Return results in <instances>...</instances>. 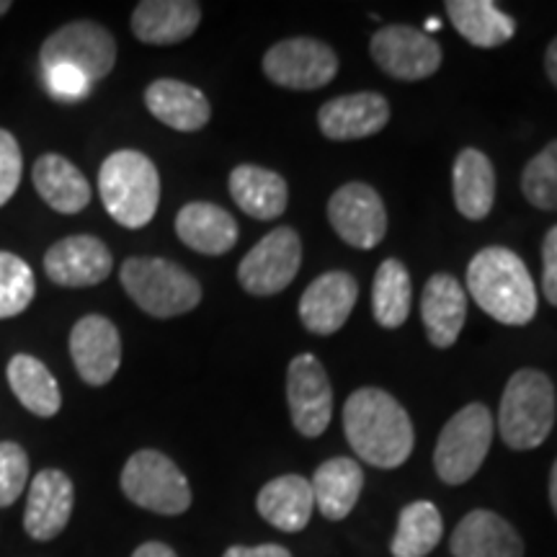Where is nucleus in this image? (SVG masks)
<instances>
[{
	"mask_svg": "<svg viewBox=\"0 0 557 557\" xmlns=\"http://www.w3.org/2000/svg\"><path fill=\"white\" fill-rule=\"evenodd\" d=\"M344 431L357 457L374 468H400L413 451V423L406 408L380 387H361L344 406Z\"/></svg>",
	"mask_w": 557,
	"mask_h": 557,
	"instance_id": "f257e3e1",
	"label": "nucleus"
},
{
	"mask_svg": "<svg viewBox=\"0 0 557 557\" xmlns=\"http://www.w3.org/2000/svg\"><path fill=\"white\" fill-rule=\"evenodd\" d=\"M468 292L478 308L504 325H527L537 315V287L511 248L487 246L468 267Z\"/></svg>",
	"mask_w": 557,
	"mask_h": 557,
	"instance_id": "f03ea898",
	"label": "nucleus"
},
{
	"mask_svg": "<svg viewBox=\"0 0 557 557\" xmlns=\"http://www.w3.org/2000/svg\"><path fill=\"white\" fill-rule=\"evenodd\" d=\"M99 191L109 218L122 227L150 225L160 205L156 163L139 150H116L101 163Z\"/></svg>",
	"mask_w": 557,
	"mask_h": 557,
	"instance_id": "7ed1b4c3",
	"label": "nucleus"
},
{
	"mask_svg": "<svg viewBox=\"0 0 557 557\" xmlns=\"http://www.w3.org/2000/svg\"><path fill=\"white\" fill-rule=\"evenodd\" d=\"M555 385L540 369H519L506 382L498 410V431L506 447L537 449L555 426Z\"/></svg>",
	"mask_w": 557,
	"mask_h": 557,
	"instance_id": "20e7f679",
	"label": "nucleus"
},
{
	"mask_svg": "<svg viewBox=\"0 0 557 557\" xmlns=\"http://www.w3.org/2000/svg\"><path fill=\"white\" fill-rule=\"evenodd\" d=\"M122 287L152 318H176L201 302V284L178 263L135 256L122 263Z\"/></svg>",
	"mask_w": 557,
	"mask_h": 557,
	"instance_id": "39448f33",
	"label": "nucleus"
},
{
	"mask_svg": "<svg viewBox=\"0 0 557 557\" xmlns=\"http://www.w3.org/2000/svg\"><path fill=\"white\" fill-rule=\"evenodd\" d=\"M491 410L483 403H470L449 418L438 434L434 449V470L442 483L462 485L475 478L480 465L485 462L493 442Z\"/></svg>",
	"mask_w": 557,
	"mask_h": 557,
	"instance_id": "423d86ee",
	"label": "nucleus"
},
{
	"mask_svg": "<svg viewBox=\"0 0 557 557\" xmlns=\"http://www.w3.org/2000/svg\"><path fill=\"white\" fill-rule=\"evenodd\" d=\"M122 493L160 517H178L191 506V485L178 465L158 449H139L122 470Z\"/></svg>",
	"mask_w": 557,
	"mask_h": 557,
	"instance_id": "0eeeda50",
	"label": "nucleus"
},
{
	"mask_svg": "<svg viewBox=\"0 0 557 557\" xmlns=\"http://www.w3.org/2000/svg\"><path fill=\"white\" fill-rule=\"evenodd\" d=\"M41 67L70 65L90 83L103 81L114 70L116 41L107 26L96 21H73L45 39L39 50Z\"/></svg>",
	"mask_w": 557,
	"mask_h": 557,
	"instance_id": "6e6552de",
	"label": "nucleus"
},
{
	"mask_svg": "<svg viewBox=\"0 0 557 557\" xmlns=\"http://www.w3.org/2000/svg\"><path fill=\"white\" fill-rule=\"evenodd\" d=\"M299 263H302L299 235L292 227H274L240 261L238 282L253 297L278 295L295 282Z\"/></svg>",
	"mask_w": 557,
	"mask_h": 557,
	"instance_id": "1a4fd4ad",
	"label": "nucleus"
},
{
	"mask_svg": "<svg viewBox=\"0 0 557 557\" xmlns=\"http://www.w3.org/2000/svg\"><path fill=\"white\" fill-rule=\"evenodd\" d=\"M263 73L274 86L289 90H318L336 78L338 58L325 41L292 37L278 41L263 54Z\"/></svg>",
	"mask_w": 557,
	"mask_h": 557,
	"instance_id": "9d476101",
	"label": "nucleus"
},
{
	"mask_svg": "<svg viewBox=\"0 0 557 557\" xmlns=\"http://www.w3.org/2000/svg\"><path fill=\"white\" fill-rule=\"evenodd\" d=\"M369 54L387 75L406 83L431 78L444 60L442 47L431 34L406 24L374 32L369 41Z\"/></svg>",
	"mask_w": 557,
	"mask_h": 557,
	"instance_id": "9b49d317",
	"label": "nucleus"
},
{
	"mask_svg": "<svg viewBox=\"0 0 557 557\" xmlns=\"http://www.w3.org/2000/svg\"><path fill=\"white\" fill-rule=\"evenodd\" d=\"M329 222L336 235L359 250L377 248L387 233V212L382 197L369 184L351 181L329 201Z\"/></svg>",
	"mask_w": 557,
	"mask_h": 557,
	"instance_id": "f8f14e48",
	"label": "nucleus"
},
{
	"mask_svg": "<svg viewBox=\"0 0 557 557\" xmlns=\"http://www.w3.org/2000/svg\"><path fill=\"white\" fill-rule=\"evenodd\" d=\"M287 403L295 429L315 438L329 429L333 416V387L315 354H299L287 369Z\"/></svg>",
	"mask_w": 557,
	"mask_h": 557,
	"instance_id": "ddd939ff",
	"label": "nucleus"
},
{
	"mask_svg": "<svg viewBox=\"0 0 557 557\" xmlns=\"http://www.w3.org/2000/svg\"><path fill=\"white\" fill-rule=\"evenodd\" d=\"M70 357L86 385H109L122 364L120 331L103 315L81 318L70 331Z\"/></svg>",
	"mask_w": 557,
	"mask_h": 557,
	"instance_id": "4468645a",
	"label": "nucleus"
},
{
	"mask_svg": "<svg viewBox=\"0 0 557 557\" xmlns=\"http://www.w3.org/2000/svg\"><path fill=\"white\" fill-rule=\"evenodd\" d=\"M114 269L111 250L94 235H70L45 253V271L54 284L70 289L96 287Z\"/></svg>",
	"mask_w": 557,
	"mask_h": 557,
	"instance_id": "2eb2a0df",
	"label": "nucleus"
},
{
	"mask_svg": "<svg viewBox=\"0 0 557 557\" xmlns=\"http://www.w3.org/2000/svg\"><path fill=\"white\" fill-rule=\"evenodd\" d=\"M359 284L348 271H329L299 297V320L315 336H333L346 325L351 310L357 308Z\"/></svg>",
	"mask_w": 557,
	"mask_h": 557,
	"instance_id": "dca6fc26",
	"label": "nucleus"
},
{
	"mask_svg": "<svg viewBox=\"0 0 557 557\" xmlns=\"http://www.w3.org/2000/svg\"><path fill=\"white\" fill-rule=\"evenodd\" d=\"M75 487L62 470H41L29 485L24 529L32 540L50 542L62 534L73 517Z\"/></svg>",
	"mask_w": 557,
	"mask_h": 557,
	"instance_id": "f3484780",
	"label": "nucleus"
},
{
	"mask_svg": "<svg viewBox=\"0 0 557 557\" xmlns=\"http://www.w3.org/2000/svg\"><path fill=\"white\" fill-rule=\"evenodd\" d=\"M389 122V103L380 94H348L323 103L318 111V127L329 139L348 143L377 135Z\"/></svg>",
	"mask_w": 557,
	"mask_h": 557,
	"instance_id": "a211bd4d",
	"label": "nucleus"
},
{
	"mask_svg": "<svg viewBox=\"0 0 557 557\" xmlns=\"http://www.w3.org/2000/svg\"><path fill=\"white\" fill-rule=\"evenodd\" d=\"M421 318L431 346H455L468 318V292L451 274H434L421 295Z\"/></svg>",
	"mask_w": 557,
	"mask_h": 557,
	"instance_id": "6ab92c4d",
	"label": "nucleus"
},
{
	"mask_svg": "<svg viewBox=\"0 0 557 557\" xmlns=\"http://www.w3.org/2000/svg\"><path fill=\"white\" fill-rule=\"evenodd\" d=\"M449 549L455 557H524V542L517 529L498 513L470 511L451 532Z\"/></svg>",
	"mask_w": 557,
	"mask_h": 557,
	"instance_id": "aec40b11",
	"label": "nucleus"
},
{
	"mask_svg": "<svg viewBox=\"0 0 557 557\" xmlns=\"http://www.w3.org/2000/svg\"><path fill=\"white\" fill-rule=\"evenodd\" d=\"M201 5L194 0H143L132 13V34L145 45H178L197 32Z\"/></svg>",
	"mask_w": 557,
	"mask_h": 557,
	"instance_id": "412c9836",
	"label": "nucleus"
},
{
	"mask_svg": "<svg viewBox=\"0 0 557 557\" xmlns=\"http://www.w3.org/2000/svg\"><path fill=\"white\" fill-rule=\"evenodd\" d=\"M176 235L197 253L222 256L238 243V222L212 201H189L176 214Z\"/></svg>",
	"mask_w": 557,
	"mask_h": 557,
	"instance_id": "4be33fe9",
	"label": "nucleus"
},
{
	"mask_svg": "<svg viewBox=\"0 0 557 557\" xmlns=\"http://www.w3.org/2000/svg\"><path fill=\"white\" fill-rule=\"evenodd\" d=\"M145 107L158 122L176 132H197L207 127L212 107L199 88L184 81L160 78L145 90Z\"/></svg>",
	"mask_w": 557,
	"mask_h": 557,
	"instance_id": "5701e85b",
	"label": "nucleus"
},
{
	"mask_svg": "<svg viewBox=\"0 0 557 557\" xmlns=\"http://www.w3.org/2000/svg\"><path fill=\"white\" fill-rule=\"evenodd\" d=\"M34 189L47 207L60 214H78L90 205V184L75 163L58 152H47L34 163Z\"/></svg>",
	"mask_w": 557,
	"mask_h": 557,
	"instance_id": "b1692460",
	"label": "nucleus"
},
{
	"mask_svg": "<svg viewBox=\"0 0 557 557\" xmlns=\"http://www.w3.org/2000/svg\"><path fill=\"white\" fill-rule=\"evenodd\" d=\"M230 194L243 212L256 220L282 218L289 205V186L276 171L261 169V165L243 163L230 173Z\"/></svg>",
	"mask_w": 557,
	"mask_h": 557,
	"instance_id": "393cba45",
	"label": "nucleus"
},
{
	"mask_svg": "<svg viewBox=\"0 0 557 557\" xmlns=\"http://www.w3.org/2000/svg\"><path fill=\"white\" fill-rule=\"evenodd\" d=\"M451 191L462 218L485 220L496 205V171L491 158L475 148L459 152L451 169Z\"/></svg>",
	"mask_w": 557,
	"mask_h": 557,
	"instance_id": "a878e982",
	"label": "nucleus"
},
{
	"mask_svg": "<svg viewBox=\"0 0 557 557\" xmlns=\"http://www.w3.org/2000/svg\"><path fill=\"white\" fill-rule=\"evenodd\" d=\"M259 513L278 532H302L315 508L310 480L302 475H282L261 487Z\"/></svg>",
	"mask_w": 557,
	"mask_h": 557,
	"instance_id": "bb28decb",
	"label": "nucleus"
},
{
	"mask_svg": "<svg viewBox=\"0 0 557 557\" xmlns=\"http://www.w3.org/2000/svg\"><path fill=\"white\" fill-rule=\"evenodd\" d=\"M310 485L320 513L331 521H341L357 506L361 487H364V472L354 459L333 457L320 465Z\"/></svg>",
	"mask_w": 557,
	"mask_h": 557,
	"instance_id": "cd10ccee",
	"label": "nucleus"
},
{
	"mask_svg": "<svg viewBox=\"0 0 557 557\" xmlns=\"http://www.w3.org/2000/svg\"><path fill=\"white\" fill-rule=\"evenodd\" d=\"M444 9L451 26L480 50L506 45L517 34V21L500 11L493 0H447Z\"/></svg>",
	"mask_w": 557,
	"mask_h": 557,
	"instance_id": "c85d7f7f",
	"label": "nucleus"
},
{
	"mask_svg": "<svg viewBox=\"0 0 557 557\" xmlns=\"http://www.w3.org/2000/svg\"><path fill=\"white\" fill-rule=\"evenodd\" d=\"M9 385L16 395L21 406H24L29 413L39 418H52L62 406V395L58 387V380L47 369L45 361H39L32 354H16L9 361Z\"/></svg>",
	"mask_w": 557,
	"mask_h": 557,
	"instance_id": "c756f323",
	"label": "nucleus"
},
{
	"mask_svg": "<svg viewBox=\"0 0 557 557\" xmlns=\"http://www.w3.org/2000/svg\"><path fill=\"white\" fill-rule=\"evenodd\" d=\"M413 305L410 274L398 259L382 261L372 284V312L382 329H400L406 325Z\"/></svg>",
	"mask_w": 557,
	"mask_h": 557,
	"instance_id": "7c9ffc66",
	"label": "nucleus"
},
{
	"mask_svg": "<svg viewBox=\"0 0 557 557\" xmlns=\"http://www.w3.org/2000/svg\"><path fill=\"white\" fill-rule=\"evenodd\" d=\"M444 534V521L431 500H416L400 511L389 553L393 557H426Z\"/></svg>",
	"mask_w": 557,
	"mask_h": 557,
	"instance_id": "2f4dec72",
	"label": "nucleus"
},
{
	"mask_svg": "<svg viewBox=\"0 0 557 557\" xmlns=\"http://www.w3.org/2000/svg\"><path fill=\"white\" fill-rule=\"evenodd\" d=\"M37 295V278L24 259L0 250V320L16 318Z\"/></svg>",
	"mask_w": 557,
	"mask_h": 557,
	"instance_id": "473e14b6",
	"label": "nucleus"
},
{
	"mask_svg": "<svg viewBox=\"0 0 557 557\" xmlns=\"http://www.w3.org/2000/svg\"><path fill=\"white\" fill-rule=\"evenodd\" d=\"M521 191L532 207L555 212L557 209V139L537 152L521 173Z\"/></svg>",
	"mask_w": 557,
	"mask_h": 557,
	"instance_id": "72a5a7b5",
	"label": "nucleus"
},
{
	"mask_svg": "<svg viewBox=\"0 0 557 557\" xmlns=\"http://www.w3.org/2000/svg\"><path fill=\"white\" fill-rule=\"evenodd\" d=\"M29 485V455L16 442H0V508H9Z\"/></svg>",
	"mask_w": 557,
	"mask_h": 557,
	"instance_id": "f704fd0d",
	"label": "nucleus"
},
{
	"mask_svg": "<svg viewBox=\"0 0 557 557\" xmlns=\"http://www.w3.org/2000/svg\"><path fill=\"white\" fill-rule=\"evenodd\" d=\"M41 70H45L41 78H45L47 94H50L54 101H62V103L83 101L90 94V86H94L81 70L70 65H50Z\"/></svg>",
	"mask_w": 557,
	"mask_h": 557,
	"instance_id": "c9c22d12",
	"label": "nucleus"
},
{
	"mask_svg": "<svg viewBox=\"0 0 557 557\" xmlns=\"http://www.w3.org/2000/svg\"><path fill=\"white\" fill-rule=\"evenodd\" d=\"M24 173V156L16 137L9 129H0V207H5L16 194Z\"/></svg>",
	"mask_w": 557,
	"mask_h": 557,
	"instance_id": "e433bc0d",
	"label": "nucleus"
},
{
	"mask_svg": "<svg viewBox=\"0 0 557 557\" xmlns=\"http://www.w3.org/2000/svg\"><path fill=\"white\" fill-rule=\"evenodd\" d=\"M542 292L547 302L557 308V225L545 235L542 243Z\"/></svg>",
	"mask_w": 557,
	"mask_h": 557,
	"instance_id": "4c0bfd02",
	"label": "nucleus"
},
{
	"mask_svg": "<svg viewBox=\"0 0 557 557\" xmlns=\"http://www.w3.org/2000/svg\"><path fill=\"white\" fill-rule=\"evenodd\" d=\"M222 557H292L287 547L282 545H259V547H227Z\"/></svg>",
	"mask_w": 557,
	"mask_h": 557,
	"instance_id": "58836bf2",
	"label": "nucleus"
},
{
	"mask_svg": "<svg viewBox=\"0 0 557 557\" xmlns=\"http://www.w3.org/2000/svg\"><path fill=\"white\" fill-rule=\"evenodd\" d=\"M132 557H178L176 553L169 545H163V542H145V545H139Z\"/></svg>",
	"mask_w": 557,
	"mask_h": 557,
	"instance_id": "ea45409f",
	"label": "nucleus"
},
{
	"mask_svg": "<svg viewBox=\"0 0 557 557\" xmlns=\"http://www.w3.org/2000/svg\"><path fill=\"white\" fill-rule=\"evenodd\" d=\"M545 70L547 78L553 81V86L557 88V39H553V45H549L545 52Z\"/></svg>",
	"mask_w": 557,
	"mask_h": 557,
	"instance_id": "a19ab883",
	"label": "nucleus"
},
{
	"mask_svg": "<svg viewBox=\"0 0 557 557\" xmlns=\"http://www.w3.org/2000/svg\"><path fill=\"white\" fill-rule=\"evenodd\" d=\"M549 504H553V511L557 517V459L553 465V472H549Z\"/></svg>",
	"mask_w": 557,
	"mask_h": 557,
	"instance_id": "79ce46f5",
	"label": "nucleus"
},
{
	"mask_svg": "<svg viewBox=\"0 0 557 557\" xmlns=\"http://www.w3.org/2000/svg\"><path fill=\"white\" fill-rule=\"evenodd\" d=\"M436 29H442V21H438V18H429V21H426V29H421V32L429 34V32H436Z\"/></svg>",
	"mask_w": 557,
	"mask_h": 557,
	"instance_id": "37998d69",
	"label": "nucleus"
},
{
	"mask_svg": "<svg viewBox=\"0 0 557 557\" xmlns=\"http://www.w3.org/2000/svg\"><path fill=\"white\" fill-rule=\"evenodd\" d=\"M11 9H13L11 0H0V16H5V13H9Z\"/></svg>",
	"mask_w": 557,
	"mask_h": 557,
	"instance_id": "c03bdc74",
	"label": "nucleus"
}]
</instances>
